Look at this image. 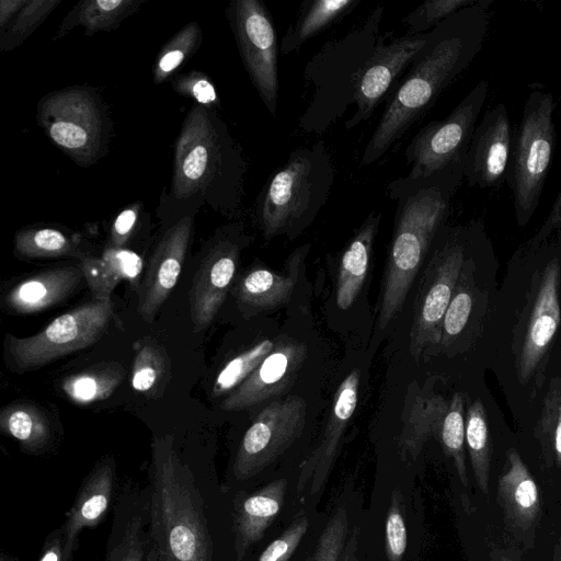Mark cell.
<instances>
[{
    "label": "cell",
    "instance_id": "obj_31",
    "mask_svg": "<svg viewBox=\"0 0 561 561\" xmlns=\"http://www.w3.org/2000/svg\"><path fill=\"white\" fill-rule=\"evenodd\" d=\"M130 385L150 398L160 397L171 377V359L167 350L146 336L135 344Z\"/></svg>",
    "mask_w": 561,
    "mask_h": 561
},
{
    "label": "cell",
    "instance_id": "obj_12",
    "mask_svg": "<svg viewBox=\"0 0 561 561\" xmlns=\"http://www.w3.org/2000/svg\"><path fill=\"white\" fill-rule=\"evenodd\" d=\"M489 91L485 80L458 103L450 114L424 125L405 148L409 176H427L463 160Z\"/></svg>",
    "mask_w": 561,
    "mask_h": 561
},
{
    "label": "cell",
    "instance_id": "obj_23",
    "mask_svg": "<svg viewBox=\"0 0 561 561\" xmlns=\"http://www.w3.org/2000/svg\"><path fill=\"white\" fill-rule=\"evenodd\" d=\"M288 482L276 479L250 494L238 505L234 514V546L237 560L264 536L280 512L286 499Z\"/></svg>",
    "mask_w": 561,
    "mask_h": 561
},
{
    "label": "cell",
    "instance_id": "obj_41",
    "mask_svg": "<svg viewBox=\"0 0 561 561\" xmlns=\"http://www.w3.org/2000/svg\"><path fill=\"white\" fill-rule=\"evenodd\" d=\"M351 533L346 504L336 505L318 540L311 561H339Z\"/></svg>",
    "mask_w": 561,
    "mask_h": 561
},
{
    "label": "cell",
    "instance_id": "obj_24",
    "mask_svg": "<svg viewBox=\"0 0 561 561\" xmlns=\"http://www.w3.org/2000/svg\"><path fill=\"white\" fill-rule=\"evenodd\" d=\"M497 501L505 520L514 529L530 528L539 514L538 488L518 453H507L506 467L499 479Z\"/></svg>",
    "mask_w": 561,
    "mask_h": 561
},
{
    "label": "cell",
    "instance_id": "obj_17",
    "mask_svg": "<svg viewBox=\"0 0 561 561\" xmlns=\"http://www.w3.org/2000/svg\"><path fill=\"white\" fill-rule=\"evenodd\" d=\"M426 37L427 33L404 35L385 43L386 36L380 35L358 84L355 94L356 111L345 122L346 129L356 127L371 116L393 81L410 66Z\"/></svg>",
    "mask_w": 561,
    "mask_h": 561
},
{
    "label": "cell",
    "instance_id": "obj_29",
    "mask_svg": "<svg viewBox=\"0 0 561 561\" xmlns=\"http://www.w3.org/2000/svg\"><path fill=\"white\" fill-rule=\"evenodd\" d=\"M144 2L145 0L79 1L64 18L54 39L61 38L76 26L83 27L87 36L116 30L124 20L138 11Z\"/></svg>",
    "mask_w": 561,
    "mask_h": 561
},
{
    "label": "cell",
    "instance_id": "obj_4",
    "mask_svg": "<svg viewBox=\"0 0 561 561\" xmlns=\"http://www.w3.org/2000/svg\"><path fill=\"white\" fill-rule=\"evenodd\" d=\"M173 443L171 434L152 438L153 535L169 561H211V540L202 504Z\"/></svg>",
    "mask_w": 561,
    "mask_h": 561
},
{
    "label": "cell",
    "instance_id": "obj_20",
    "mask_svg": "<svg viewBox=\"0 0 561 561\" xmlns=\"http://www.w3.org/2000/svg\"><path fill=\"white\" fill-rule=\"evenodd\" d=\"M305 356V345L298 342L279 343L260 366L225 398L220 409L241 411L278 394L294 379Z\"/></svg>",
    "mask_w": 561,
    "mask_h": 561
},
{
    "label": "cell",
    "instance_id": "obj_55",
    "mask_svg": "<svg viewBox=\"0 0 561 561\" xmlns=\"http://www.w3.org/2000/svg\"><path fill=\"white\" fill-rule=\"evenodd\" d=\"M1 561H11L9 558L2 557Z\"/></svg>",
    "mask_w": 561,
    "mask_h": 561
},
{
    "label": "cell",
    "instance_id": "obj_38",
    "mask_svg": "<svg viewBox=\"0 0 561 561\" xmlns=\"http://www.w3.org/2000/svg\"><path fill=\"white\" fill-rule=\"evenodd\" d=\"M465 398L461 392H455L449 400L440 434L438 436L445 451L455 462L461 482L467 485V470L463 444L466 439Z\"/></svg>",
    "mask_w": 561,
    "mask_h": 561
},
{
    "label": "cell",
    "instance_id": "obj_15",
    "mask_svg": "<svg viewBox=\"0 0 561 561\" xmlns=\"http://www.w3.org/2000/svg\"><path fill=\"white\" fill-rule=\"evenodd\" d=\"M195 215L165 216L171 220L158 240L138 293L137 312L148 323L153 322L178 283L193 237Z\"/></svg>",
    "mask_w": 561,
    "mask_h": 561
},
{
    "label": "cell",
    "instance_id": "obj_49",
    "mask_svg": "<svg viewBox=\"0 0 561 561\" xmlns=\"http://www.w3.org/2000/svg\"><path fill=\"white\" fill-rule=\"evenodd\" d=\"M145 215L144 204L136 202L127 205L115 217L110 231V248L124 249Z\"/></svg>",
    "mask_w": 561,
    "mask_h": 561
},
{
    "label": "cell",
    "instance_id": "obj_3",
    "mask_svg": "<svg viewBox=\"0 0 561 561\" xmlns=\"http://www.w3.org/2000/svg\"><path fill=\"white\" fill-rule=\"evenodd\" d=\"M462 180L463 160L427 176L405 175L388 184L386 194L394 202L396 213L380 291L379 329L401 311Z\"/></svg>",
    "mask_w": 561,
    "mask_h": 561
},
{
    "label": "cell",
    "instance_id": "obj_33",
    "mask_svg": "<svg viewBox=\"0 0 561 561\" xmlns=\"http://www.w3.org/2000/svg\"><path fill=\"white\" fill-rule=\"evenodd\" d=\"M77 234L49 226L25 227L14 236V254L22 259H49L80 254Z\"/></svg>",
    "mask_w": 561,
    "mask_h": 561
},
{
    "label": "cell",
    "instance_id": "obj_32",
    "mask_svg": "<svg viewBox=\"0 0 561 561\" xmlns=\"http://www.w3.org/2000/svg\"><path fill=\"white\" fill-rule=\"evenodd\" d=\"M125 376V369L118 362H105L93 365L61 381V391L77 404H90L108 398Z\"/></svg>",
    "mask_w": 561,
    "mask_h": 561
},
{
    "label": "cell",
    "instance_id": "obj_7",
    "mask_svg": "<svg viewBox=\"0 0 561 561\" xmlns=\"http://www.w3.org/2000/svg\"><path fill=\"white\" fill-rule=\"evenodd\" d=\"M36 121L49 140L80 167L93 165L108 151L113 123L93 87H67L43 95Z\"/></svg>",
    "mask_w": 561,
    "mask_h": 561
},
{
    "label": "cell",
    "instance_id": "obj_1",
    "mask_svg": "<svg viewBox=\"0 0 561 561\" xmlns=\"http://www.w3.org/2000/svg\"><path fill=\"white\" fill-rule=\"evenodd\" d=\"M492 0L459 10L432 31L413 57L404 80L386 108L362 154L367 167L379 160L434 106L440 94L469 67L489 30Z\"/></svg>",
    "mask_w": 561,
    "mask_h": 561
},
{
    "label": "cell",
    "instance_id": "obj_51",
    "mask_svg": "<svg viewBox=\"0 0 561 561\" xmlns=\"http://www.w3.org/2000/svg\"><path fill=\"white\" fill-rule=\"evenodd\" d=\"M27 0H1L0 1V34H2Z\"/></svg>",
    "mask_w": 561,
    "mask_h": 561
},
{
    "label": "cell",
    "instance_id": "obj_26",
    "mask_svg": "<svg viewBox=\"0 0 561 561\" xmlns=\"http://www.w3.org/2000/svg\"><path fill=\"white\" fill-rule=\"evenodd\" d=\"M449 401L421 390L405 399L399 446L403 454L415 458L432 436L438 438Z\"/></svg>",
    "mask_w": 561,
    "mask_h": 561
},
{
    "label": "cell",
    "instance_id": "obj_34",
    "mask_svg": "<svg viewBox=\"0 0 561 561\" xmlns=\"http://www.w3.org/2000/svg\"><path fill=\"white\" fill-rule=\"evenodd\" d=\"M202 42L203 32L197 22H190L181 27L159 50L152 68L153 82L160 84L172 80L198 50Z\"/></svg>",
    "mask_w": 561,
    "mask_h": 561
},
{
    "label": "cell",
    "instance_id": "obj_47",
    "mask_svg": "<svg viewBox=\"0 0 561 561\" xmlns=\"http://www.w3.org/2000/svg\"><path fill=\"white\" fill-rule=\"evenodd\" d=\"M541 435L547 437L561 466V392L551 391L547 396L540 421Z\"/></svg>",
    "mask_w": 561,
    "mask_h": 561
},
{
    "label": "cell",
    "instance_id": "obj_27",
    "mask_svg": "<svg viewBox=\"0 0 561 561\" xmlns=\"http://www.w3.org/2000/svg\"><path fill=\"white\" fill-rule=\"evenodd\" d=\"M309 250L306 244L289 257L290 273L279 274L267 268H254L240 280L238 300L247 309L264 310L286 304L294 290L297 268Z\"/></svg>",
    "mask_w": 561,
    "mask_h": 561
},
{
    "label": "cell",
    "instance_id": "obj_35",
    "mask_svg": "<svg viewBox=\"0 0 561 561\" xmlns=\"http://www.w3.org/2000/svg\"><path fill=\"white\" fill-rule=\"evenodd\" d=\"M466 443L478 486L483 493H488L491 446L486 414L480 400H476L468 408L466 415Z\"/></svg>",
    "mask_w": 561,
    "mask_h": 561
},
{
    "label": "cell",
    "instance_id": "obj_10",
    "mask_svg": "<svg viewBox=\"0 0 561 561\" xmlns=\"http://www.w3.org/2000/svg\"><path fill=\"white\" fill-rule=\"evenodd\" d=\"M113 317L111 298L93 299L55 318L34 335L16 337L7 333L5 363L18 373L46 366L93 345L106 332Z\"/></svg>",
    "mask_w": 561,
    "mask_h": 561
},
{
    "label": "cell",
    "instance_id": "obj_43",
    "mask_svg": "<svg viewBox=\"0 0 561 561\" xmlns=\"http://www.w3.org/2000/svg\"><path fill=\"white\" fill-rule=\"evenodd\" d=\"M171 85L179 95L193 99L196 104L215 110L220 105L215 85L204 72L179 73L172 78Z\"/></svg>",
    "mask_w": 561,
    "mask_h": 561
},
{
    "label": "cell",
    "instance_id": "obj_37",
    "mask_svg": "<svg viewBox=\"0 0 561 561\" xmlns=\"http://www.w3.org/2000/svg\"><path fill=\"white\" fill-rule=\"evenodd\" d=\"M273 341L265 339L230 359L217 375L211 394L220 397L239 387L274 350Z\"/></svg>",
    "mask_w": 561,
    "mask_h": 561
},
{
    "label": "cell",
    "instance_id": "obj_48",
    "mask_svg": "<svg viewBox=\"0 0 561 561\" xmlns=\"http://www.w3.org/2000/svg\"><path fill=\"white\" fill-rule=\"evenodd\" d=\"M101 259L118 282L127 279L130 283H136L142 270L141 257L126 249L108 248L103 252Z\"/></svg>",
    "mask_w": 561,
    "mask_h": 561
},
{
    "label": "cell",
    "instance_id": "obj_30",
    "mask_svg": "<svg viewBox=\"0 0 561 561\" xmlns=\"http://www.w3.org/2000/svg\"><path fill=\"white\" fill-rule=\"evenodd\" d=\"M0 430L28 451L44 449L53 437L47 414L42 408L26 402L11 403L2 409Z\"/></svg>",
    "mask_w": 561,
    "mask_h": 561
},
{
    "label": "cell",
    "instance_id": "obj_54",
    "mask_svg": "<svg viewBox=\"0 0 561 561\" xmlns=\"http://www.w3.org/2000/svg\"><path fill=\"white\" fill-rule=\"evenodd\" d=\"M556 561H561V537L556 548Z\"/></svg>",
    "mask_w": 561,
    "mask_h": 561
},
{
    "label": "cell",
    "instance_id": "obj_28",
    "mask_svg": "<svg viewBox=\"0 0 561 561\" xmlns=\"http://www.w3.org/2000/svg\"><path fill=\"white\" fill-rule=\"evenodd\" d=\"M362 0H306L279 43V53L297 51L307 41L350 14Z\"/></svg>",
    "mask_w": 561,
    "mask_h": 561
},
{
    "label": "cell",
    "instance_id": "obj_6",
    "mask_svg": "<svg viewBox=\"0 0 561 561\" xmlns=\"http://www.w3.org/2000/svg\"><path fill=\"white\" fill-rule=\"evenodd\" d=\"M334 176V164L323 140L291 150L255 202V218L264 238H295L310 226L330 197Z\"/></svg>",
    "mask_w": 561,
    "mask_h": 561
},
{
    "label": "cell",
    "instance_id": "obj_45",
    "mask_svg": "<svg viewBox=\"0 0 561 561\" xmlns=\"http://www.w3.org/2000/svg\"><path fill=\"white\" fill-rule=\"evenodd\" d=\"M144 552L142 522L135 516L127 523L119 539L108 549L105 561H144Z\"/></svg>",
    "mask_w": 561,
    "mask_h": 561
},
{
    "label": "cell",
    "instance_id": "obj_56",
    "mask_svg": "<svg viewBox=\"0 0 561 561\" xmlns=\"http://www.w3.org/2000/svg\"><path fill=\"white\" fill-rule=\"evenodd\" d=\"M501 561H512V560H510V559H507V558H504V557H503V558L501 559Z\"/></svg>",
    "mask_w": 561,
    "mask_h": 561
},
{
    "label": "cell",
    "instance_id": "obj_44",
    "mask_svg": "<svg viewBox=\"0 0 561 561\" xmlns=\"http://www.w3.org/2000/svg\"><path fill=\"white\" fill-rule=\"evenodd\" d=\"M309 527L306 515H300L261 553L257 561H288Z\"/></svg>",
    "mask_w": 561,
    "mask_h": 561
},
{
    "label": "cell",
    "instance_id": "obj_8",
    "mask_svg": "<svg viewBox=\"0 0 561 561\" xmlns=\"http://www.w3.org/2000/svg\"><path fill=\"white\" fill-rule=\"evenodd\" d=\"M481 221L444 226L437 233L425 283L422 285L410 332V352L415 360L442 340L443 320L469 252L483 234Z\"/></svg>",
    "mask_w": 561,
    "mask_h": 561
},
{
    "label": "cell",
    "instance_id": "obj_40",
    "mask_svg": "<svg viewBox=\"0 0 561 561\" xmlns=\"http://www.w3.org/2000/svg\"><path fill=\"white\" fill-rule=\"evenodd\" d=\"M480 0H430L425 1L403 19L408 33L405 35H421L432 31L448 16L459 10L474 5Z\"/></svg>",
    "mask_w": 561,
    "mask_h": 561
},
{
    "label": "cell",
    "instance_id": "obj_18",
    "mask_svg": "<svg viewBox=\"0 0 561 561\" xmlns=\"http://www.w3.org/2000/svg\"><path fill=\"white\" fill-rule=\"evenodd\" d=\"M557 250L545 265L525 328L518 358V374L524 381L542 362L560 324V261Z\"/></svg>",
    "mask_w": 561,
    "mask_h": 561
},
{
    "label": "cell",
    "instance_id": "obj_36",
    "mask_svg": "<svg viewBox=\"0 0 561 561\" xmlns=\"http://www.w3.org/2000/svg\"><path fill=\"white\" fill-rule=\"evenodd\" d=\"M474 262L471 255L467 259L459 276L455 293L443 320L442 340L448 345L465 329L473 305V285L471 272Z\"/></svg>",
    "mask_w": 561,
    "mask_h": 561
},
{
    "label": "cell",
    "instance_id": "obj_14",
    "mask_svg": "<svg viewBox=\"0 0 561 561\" xmlns=\"http://www.w3.org/2000/svg\"><path fill=\"white\" fill-rule=\"evenodd\" d=\"M247 242L240 222L221 227L211 240L188 293L194 332L205 331L218 313L234 276L241 248Z\"/></svg>",
    "mask_w": 561,
    "mask_h": 561
},
{
    "label": "cell",
    "instance_id": "obj_39",
    "mask_svg": "<svg viewBox=\"0 0 561 561\" xmlns=\"http://www.w3.org/2000/svg\"><path fill=\"white\" fill-rule=\"evenodd\" d=\"M60 3L61 0H27L7 30L0 34V51H11L23 44Z\"/></svg>",
    "mask_w": 561,
    "mask_h": 561
},
{
    "label": "cell",
    "instance_id": "obj_16",
    "mask_svg": "<svg viewBox=\"0 0 561 561\" xmlns=\"http://www.w3.org/2000/svg\"><path fill=\"white\" fill-rule=\"evenodd\" d=\"M513 130L503 103L489 110L477 125L463 158V179L481 188L501 185L507 176Z\"/></svg>",
    "mask_w": 561,
    "mask_h": 561
},
{
    "label": "cell",
    "instance_id": "obj_13",
    "mask_svg": "<svg viewBox=\"0 0 561 561\" xmlns=\"http://www.w3.org/2000/svg\"><path fill=\"white\" fill-rule=\"evenodd\" d=\"M307 404L299 396H288L266 405L247 430L233 462L238 480L250 479L282 456L301 435Z\"/></svg>",
    "mask_w": 561,
    "mask_h": 561
},
{
    "label": "cell",
    "instance_id": "obj_21",
    "mask_svg": "<svg viewBox=\"0 0 561 561\" xmlns=\"http://www.w3.org/2000/svg\"><path fill=\"white\" fill-rule=\"evenodd\" d=\"M114 478L115 462L107 457L99 461L83 481L64 527L65 561H70L77 537L82 529L98 525L107 512Z\"/></svg>",
    "mask_w": 561,
    "mask_h": 561
},
{
    "label": "cell",
    "instance_id": "obj_2",
    "mask_svg": "<svg viewBox=\"0 0 561 561\" xmlns=\"http://www.w3.org/2000/svg\"><path fill=\"white\" fill-rule=\"evenodd\" d=\"M248 160L217 110L194 103L174 144L169 193H162L160 216L196 214L201 207L230 219L241 215Z\"/></svg>",
    "mask_w": 561,
    "mask_h": 561
},
{
    "label": "cell",
    "instance_id": "obj_22",
    "mask_svg": "<svg viewBox=\"0 0 561 561\" xmlns=\"http://www.w3.org/2000/svg\"><path fill=\"white\" fill-rule=\"evenodd\" d=\"M82 277L81 266L65 265L42 271L13 286L5 294L3 305L9 312L18 314L46 310L69 298Z\"/></svg>",
    "mask_w": 561,
    "mask_h": 561
},
{
    "label": "cell",
    "instance_id": "obj_25",
    "mask_svg": "<svg viewBox=\"0 0 561 561\" xmlns=\"http://www.w3.org/2000/svg\"><path fill=\"white\" fill-rule=\"evenodd\" d=\"M381 218L380 211L371 210L341 254L335 300L342 310L353 305L362 289Z\"/></svg>",
    "mask_w": 561,
    "mask_h": 561
},
{
    "label": "cell",
    "instance_id": "obj_11",
    "mask_svg": "<svg viewBox=\"0 0 561 561\" xmlns=\"http://www.w3.org/2000/svg\"><path fill=\"white\" fill-rule=\"evenodd\" d=\"M226 15L250 81L267 112L275 116L279 43L272 15L260 0H232Z\"/></svg>",
    "mask_w": 561,
    "mask_h": 561
},
{
    "label": "cell",
    "instance_id": "obj_19",
    "mask_svg": "<svg viewBox=\"0 0 561 561\" xmlns=\"http://www.w3.org/2000/svg\"><path fill=\"white\" fill-rule=\"evenodd\" d=\"M359 370L353 369L340 383L330 410L321 442L302 463L297 491L311 495L322 491L337 456L342 436L354 414L358 399Z\"/></svg>",
    "mask_w": 561,
    "mask_h": 561
},
{
    "label": "cell",
    "instance_id": "obj_53",
    "mask_svg": "<svg viewBox=\"0 0 561 561\" xmlns=\"http://www.w3.org/2000/svg\"><path fill=\"white\" fill-rule=\"evenodd\" d=\"M39 561H65L64 540H60L59 537L51 538V540L46 545Z\"/></svg>",
    "mask_w": 561,
    "mask_h": 561
},
{
    "label": "cell",
    "instance_id": "obj_46",
    "mask_svg": "<svg viewBox=\"0 0 561 561\" xmlns=\"http://www.w3.org/2000/svg\"><path fill=\"white\" fill-rule=\"evenodd\" d=\"M80 266L93 299H110L113 289L119 282L113 276L103 260L88 255L82 259Z\"/></svg>",
    "mask_w": 561,
    "mask_h": 561
},
{
    "label": "cell",
    "instance_id": "obj_50",
    "mask_svg": "<svg viewBox=\"0 0 561 561\" xmlns=\"http://www.w3.org/2000/svg\"><path fill=\"white\" fill-rule=\"evenodd\" d=\"M561 228V191L552 205V208L543 222L542 227L539 229L537 234L531 239L533 245H538L542 243L547 238H549L552 232L557 229Z\"/></svg>",
    "mask_w": 561,
    "mask_h": 561
},
{
    "label": "cell",
    "instance_id": "obj_5",
    "mask_svg": "<svg viewBox=\"0 0 561 561\" xmlns=\"http://www.w3.org/2000/svg\"><path fill=\"white\" fill-rule=\"evenodd\" d=\"M383 4L339 38L328 41L307 62L304 80L312 87L311 98L299 118L308 134L325 133L348 107L380 37Z\"/></svg>",
    "mask_w": 561,
    "mask_h": 561
},
{
    "label": "cell",
    "instance_id": "obj_42",
    "mask_svg": "<svg viewBox=\"0 0 561 561\" xmlns=\"http://www.w3.org/2000/svg\"><path fill=\"white\" fill-rule=\"evenodd\" d=\"M402 508V495L398 490H394L391 495L385 527L387 561H403L407 549V527Z\"/></svg>",
    "mask_w": 561,
    "mask_h": 561
},
{
    "label": "cell",
    "instance_id": "obj_52",
    "mask_svg": "<svg viewBox=\"0 0 561 561\" xmlns=\"http://www.w3.org/2000/svg\"><path fill=\"white\" fill-rule=\"evenodd\" d=\"M339 561L358 560V528H352Z\"/></svg>",
    "mask_w": 561,
    "mask_h": 561
},
{
    "label": "cell",
    "instance_id": "obj_9",
    "mask_svg": "<svg viewBox=\"0 0 561 561\" xmlns=\"http://www.w3.org/2000/svg\"><path fill=\"white\" fill-rule=\"evenodd\" d=\"M556 103L549 92L533 90L523 116L507 172L513 191L517 224L523 227L536 211L552 161L556 145L553 123Z\"/></svg>",
    "mask_w": 561,
    "mask_h": 561
}]
</instances>
